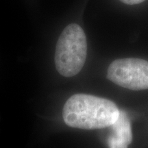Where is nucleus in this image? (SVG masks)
Wrapping results in <instances>:
<instances>
[{
    "label": "nucleus",
    "mask_w": 148,
    "mask_h": 148,
    "mask_svg": "<svg viewBox=\"0 0 148 148\" xmlns=\"http://www.w3.org/2000/svg\"><path fill=\"white\" fill-rule=\"evenodd\" d=\"M119 1L127 5H135L139 4V3L145 1V0H119Z\"/></svg>",
    "instance_id": "nucleus-5"
},
{
    "label": "nucleus",
    "mask_w": 148,
    "mask_h": 148,
    "mask_svg": "<svg viewBox=\"0 0 148 148\" xmlns=\"http://www.w3.org/2000/svg\"><path fill=\"white\" fill-rule=\"evenodd\" d=\"M120 110L113 101L88 94H75L66 101L62 116L68 126L83 130L108 127L117 120Z\"/></svg>",
    "instance_id": "nucleus-1"
},
{
    "label": "nucleus",
    "mask_w": 148,
    "mask_h": 148,
    "mask_svg": "<svg viewBox=\"0 0 148 148\" xmlns=\"http://www.w3.org/2000/svg\"><path fill=\"white\" fill-rule=\"evenodd\" d=\"M110 129L107 145L108 148H127L132 141L131 122L128 115L124 110H120L119 117Z\"/></svg>",
    "instance_id": "nucleus-4"
},
{
    "label": "nucleus",
    "mask_w": 148,
    "mask_h": 148,
    "mask_svg": "<svg viewBox=\"0 0 148 148\" xmlns=\"http://www.w3.org/2000/svg\"><path fill=\"white\" fill-rule=\"evenodd\" d=\"M107 78L130 90L148 89V61L134 58L114 60L108 66Z\"/></svg>",
    "instance_id": "nucleus-3"
},
{
    "label": "nucleus",
    "mask_w": 148,
    "mask_h": 148,
    "mask_svg": "<svg viewBox=\"0 0 148 148\" xmlns=\"http://www.w3.org/2000/svg\"><path fill=\"white\" fill-rule=\"evenodd\" d=\"M87 54L86 37L76 23L67 25L59 37L55 52V64L60 75L69 77L77 75L84 65Z\"/></svg>",
    "instance_id": "nucleus-2"
}]
</instances>
